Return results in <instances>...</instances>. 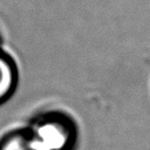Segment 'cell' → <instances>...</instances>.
<instances>
[{
  "mask_svg": "<svg viewBox=\"0 0 150 150\" xmlns=\"http://www.w3.org/2000/svg\"><path fill=\"white\" fill-rule=\"evenodd\" d=\"M45 150H76L80 131L75 118L61 109H48L34 115L27 124Z\"/></svg>",
  "mask_w": 150,
  "mask_h": 150,
  "instance_id": "6da1fadb",
  "label": "cell"
},
{
  "mask_svg": "<svg viewBox=\"0 0 150 150\" xmlns=\"http://www.w3.org/2000/svg\"><path fill=\"white\" fill-rule=\"evenodd\" d=\"M2 47V38H1V34H0V48Z\"/></svg>",
  "mask_w": 150,
  "mask_h": 150,
  "instance_id": "277c9868",
  "label": "cell"
},
{
  "mask_svg": "<svg viewBox=\"0 0 150 150\" xmlns=\"http://www.w3.org/2000/svg\"><path fill=\"white\" fill-rule=\"evenodd\" d=\"M19 84V67L13 57L2 47L0 48V105L7 102Z\"/></svg>",
  "mask_w": 150,
  "mask_h": 150,
  "instance_id": "7a4b0ae2",
  "label": "cell"
},
{
  "mask_svg": "<svg viewBox=\"0 0 150 150\" xmlns=\"http://www.w3.org/2000/svg\"><path fill=\"white\" fill-rule=\"evenodd\" d=\"M0 150H45L29 128H13L0 137Z\"/></svg>",
  "mask_w": 150,
  "mask_h": 150,
  "instance_id": "3957f363",
  "label": "cell"
}]
</instances>
